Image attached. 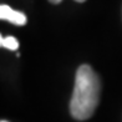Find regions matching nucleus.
<instances>
[{"instance_id":"nucleus-1","label":"nucleus","mask_w":122,"mask_h":122,"mask_svg":"<svg viewBox=\"0 0 122 122\" xmlns=\"http://www.w3.org/2000/svg\"><path fill=\"white\" fill-rule=\"evenodd\" d=\"M101 95V81L90 65H81L75 77L70 112L75 120L85 121L95 113Z\"/></svg>"},{"instance_id":"nucleus-2","label":"nucleus","mask_w":122,"mask_h":122,"mask_svg":"<svg viewBox=\"0 0 122 122\" xmlns=\"http://www.w3.org/2000/svg\"><path fill=\"white\" fill-rule=\"evenodd\" d=\"M0 19L1 20H6L9 23H11L14 25L18 26H23L26 24V15L21 11H18V10H14L9 6V5L1 4L0 6Z\"/></svg>"},{"instance_id":"nucleus-3","label":"nucleus","mask_w":122,"mask_h":122,"mask_svg":"<svg viewBox=\"0 0 122 122\" xmlns=\"http://www.w3.org/2000/svg\"><path fill=\"white\" fill-rule=\"evenodd\" d=\"M0 45L5 49H8V50L15 51V50H18V47H19V41H18V39L14 37V36H6V37L1 36L0 37Z\"/></svg>"},{"instance_id":"nucleus-4","label":"nucleus","mask_w":122,"mask_h":122,"mask_svg":"<svg viewBox=\"0 0 122 122\" xmlns=\"http://www.w3.org/2000/svg\"><path fill=\"white\" fill-rule=\"evenodd\" d=\"M51 4H60L61 3V0H49ZM75 1H77V3H84V1H86V0H75Z\"/></svg>"},{"instance_id":"nucleus-5","label":"nucleus","mask_w":122,"mask_h":122,"mask_svg":"<svg viewBox=\"0 0 122 122\" xmlns=\"http://www.w3.org/2000/svg\"><path fill=\"white\" fill-rule=\"evenodd\" d=\"M1 122H8V121H1Z\"/></svg>"}]
</instances>
